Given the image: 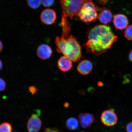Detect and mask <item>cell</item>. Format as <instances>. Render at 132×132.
<instances>
[{
  "instance_id": "cell-20",
  "label": "cell",
  "mask_w": 132,
  "mask_h": 132,
  "mask_svg": "<svg viewBox=\"0 0 132 132\" xmlns=\"http://www.w3.org/2000/svg\"><path fill=\"white\" fill-rule=\"evenodd\" d=\"M29 90L30 92L32 95H34V94L37 93L38 90L37 87L34 86H31L29 87Z\"/></svg>"
},
{
  "instance_id": "cell-18",
  "label": "cell",
  "mask_w": 132,
  "mask_h": 132,
  "mask_svg": "<svg viewBox=\"0 0 132 132\" xmlns=\"http://www.w3.org/2000/svg\"><path fill=\"white\" fill-rule=\"evenodd\" d=\"M43 6L45 7H50L54 4V0H41Z\"/></svg>"
},
{
  "instance_id": "cell-25",
  "label": "cell",
  "mask_w": 132,
  "mask_h": 132,
  "mask_svg": "<svg viewBox=\"0 0 132 132\" xmlns=\"http://www.w3.org/2000/svg\"><path fill=\"white\" fill-rule=\"evenodd\" d=\"M3 49V45L1 41L0 40V53L2 51Z\"/></svg>"
},
{
  "instance_id": "cell-21",
  "label": "cell",
  "mask_w": 132,
  "mask_h": 132,
  "mask_svg": "<svg viewBox=\"0 0 132 132\" xmlns=\"http://www.w3.org/2000/svg\"><path fill=\"white\" fill-rule=\"evenodd\" d=\"M127 132H132V122H130L127 125L126 127Z\"/></svg>"
},
{
  "instance_id": "cell-15",
  "label": "cell",
  "mask_w": 132,
  "mask_h": 132,
  "mask_svg": "<svg viewBox=\"0 0 132 132\" xmlns=\"http://www.w3.org/2000/svg\"><path fill=\"white\" fill-rule=\"evenodd\" d=\"M12 125L7 122H4L0 125V132H12Z\"/></svg>"
},
{
  "instance_id": "cell-17",
  "label": "cell",
  "mask_w": 132,
  "mask_h": 132,
  "mask_svg": "<svg viewBox=\"0 0 132 132\" xmlns=\"http://www.w3.org/2000/svg\"><path fill=\"white\" fill-rule=\"evenodd\" d=\"M125 37L128 40H132V25L128 26L125 29Z\"/></svg>"
},
{
  "instance_id": "cell-9",
  "label": "cell",
  "mask_w": 132,
  "mask_h": 132,
  "mask_svg": "<svg viewBox=\"0 0 132 132\" xmlns=\"http://www.w3.org/2000/svg\"><path fill=\"white\" fill-rule=\"evenodd\" d=\"M52 48L47 44H41L38 48L37 55L41 59L45 60L49 59L52 56Z\"/></svg>"
},
{
  "instance_id": "cell-8",
  "label": "cell",
  "mask_w": 132,
  "mask_h": 132,
  "mask_svg": "<svg viewBox=\"0 0 132 132\" xmlns=\"http://www.w3.org/2000/svg\"><path fill=\"white\" fill-rule=\"evenodd\" d=\"M113 22L115 28L120 30L126 29L128 24L127 18L122 14L115 15L113 17Z\"/></svg>"
},
{
  "instance_id": "cell-10",
  "label": "cell",
  "mask_w": 132,
  "mask_h": 132,
  "mask_svg": "<svg viewBox=\"0 0 132 132\" xmlns=\"http://www.w3.org/2000/svg\"><path fill=\"white\" fill-rule=\"evenodd\" d=\"M79 117L80 124L84 128L90 127L95 120L94 116L88 113H80L79 115Z\"/></svg>"
},
{
  "instance_id": "cell-26",
  "label": "cell",
  "mask_w": 132,
  "mask_h": 132,
  "mask_svg": "<svg viewBox=\"0 0 132 132\" xmlns=\"http://www.w3.org/2000/svg\"><path fill=\"white\" fill-rule=\"evenodd\" d=\"M3 67V63L0 60V71H1Z\"/></svg>"
},
{
  "instance_id": "cell-5",
  "label": "cell",
  "mask_w": 132,
  "mask_h": 132,
  "mask_svg": "<svg viewBox=\"0 0 132 132\" xmlns=\"http://www.w3.org/2000/svg\"><path fill=\"white\" fill-rule=\"evenodd\" d=\"M102 122L107 126L111 127L116 124L118 121L116 114L113 110H108L104 111L101 116Z\"/></svg>"
},
{
  "instance_id": "cell-11",
  "label": "cell",
  "mask_w": 132,
  "mask_h": 132,
  "mask_svg": "<svg viewBox=\"0 0 132 132\" xmlns=\"http://www.w3.org/2000/svg\"><path fill=\"white\" fill-rule=\"evenodd\" d=\"M93 69V65L90 61L84 60L81 61L77 67V70L79 73L85 75L90 73Z\"/></svg>"
},
{
  "instance_id": "cell-3",
  "label": "cell",
  "mask_w": 132,
  "mask_h": 132,
  "mask_svg": "<svg viewBox=\"0 0 132 132\" xmlns=\"http://www.w3.org/2000/svg\"><path fill=\"white\" fill-rule=\"evenodd\" d=\"M90 0H60L62 9V16L73 19L77 16L83 4Z\"/></svg>"
},
{
  "instance_id": "cell-16",
  "label": "cell",
  "mask_w": 132,
  "mask_h": 132,
  "mask_svg": "<svg viewBox=\"0 0 132 132\" xmlns=\"http://www.w3.org/2000/svg\"><path fill=\"white\" fill-rule=\"evenodd\" d=\"M27 4L30 7L37 9L41 5V0H27Z\"/></svg>"
},
{
  "instance_id": "cell-23",
  "label": "cell",
  "mask_w": 132,
  "mask_h": 132,
  "mask_svg": "<svg viewBox=\"0 0 132 132\" xmlns=\"http://www.w3.org/2000/svg\"><path fill=\"white\" fill-rule=\"evenodd\" d=\"M90 1H92V0H90ZM97 1L99 4L104 5L106 4L109 1V0H97Z\"/></svg>"
},
{
  "instance_id": "cell-24",
  "label": "cell",
  "mask_w": 132,
  "mask_h": 132,
  "mask_svg": "<svg viewBox=\"0 0 132 132\" xmlns=\"http://www.w3.org/2000/svg\"><path fill=\"white\" fill-rule=\"evenodd\" d=\"M129 60L132 62V50L130 52L129 55Z\"/></svg>"
},
{
  "instance_id": "cell-2",
  "label": "cell",
  "mask_w": 132,
  "mask_h": 132,
  "mask_svg": "<svg viewBox=\"0 0 132 132\" xmlns=\"http://www.w3.org/2000/svg\"><path fill=\"white\" fill-rule=\"evenodd\" d=\"M61 24L62 28L61 37H56L55 41L57 51L72 61H79L81 57V46L76 38L70 34L71 24L67 20L62 21Z\"/></svg>"
},
{
  "instance_id": "cell-14",
  "label": "cell",
  "mask_w": 132,
  "mask_h": 132,
  "mask_svg": "<svg viewBox=\"0 0 132 132\" xmlns=\"http://www.w3.org/2000/svg\"><path fill=\"white\" fill-rule=\"evenodd\" d=\"M66 125L67 127L69 130H75L78 128L79 122L76 118L71 117L67 120L66 122Z\"/></svg>"
},
{
  "instance_id": "cell-22",
  "label": "cell",
  "mask_w": 132,
  "mask_h": 132,
  "mask_svg": "<svg viewBox=\"0 0 132 132\" xmlns=\"http://www.w3.org/2000/svg\"><path fill=\"white\" fill-rule=\"evenodd\" d=\"M44 132H61L59 130L54 129L46 128Z\"/></svg>"
},
{
  "instance_id": "cell-12",
  "label": "cell",
  "mask_w": 132,
  "mask_h": 132,
  "mask_svg": "<svg viewBox=\"0 0 132 132\" xmlns=\"http://www.w3.org/2000/svg\"><path fill=\"white\" fill-rule=\"evenodd\" d=\"M57 65L59 69L62 71L67 72L72 68V61L65 56H63L58 61Z\"/></svg>"
},
{
  "instance_id": "cell-7",
  "label": "cell",
  "mask_w": 132,
  "mask_h": 132,
  "mask_svg": "<svg viewBox=\"0 0 132 132\" xmlns=\"http://www.w3.org/2000/svg\"><path fill=\"white\" fill-rule=\"evenodd\" d=\"M56 18L55 11L51 9L44 10L41 13L40 15L41 21L46 25H51L54 23Z\"/></svg>"
},
{
  "instance_id": "cell-1",
  "label": "cell",
  "mask_w": 132,
  "mask_h": 132,
  "mask_svg": "<svg viewBox=\"0 0 132 132\" xmlns=\"http://www.w3.org/2000/svg\"><path fill=\"white\" fill-rule=\"evenodd\" d=\"M88 38L85 44L87 52L99 56L109 49L118 37L110 26L100 25L91 29L88 33Z\"/></svg>"
},
{
  "instance_id": "cell-13",
  "label": "cell",
  "mask_w": 132,
  "mask_h": 132,
  "mask_svg": "<svg viewBox=\"0 0 132 132\" xmlns=\"http://www.w3.org/2000/svg\"><path fill=\"white\" fill-rule=\"evenodd\" d=\"M98 18L100 22L106 24L111 22L113 19V14L109 10L104 9L98 14Z\"/></svg>"
},
{
  "instance_id": "cell-19",
  "label": "cell",
  "mask_w": 132,
  "mask_h": 132,
  "mask_svg": "<svg viewBox=\"0 0 132 132\" xmlns=\"http://www.w3.org/2000/svg\"><path fill=\"white\" fill-rule=\"evenodd\" d=\"M6 87V82L2 78H0V92L5 90Z\"/></svg>"
},
{
  "instance_id": "cell-4",
  "label": "cell",
  "mask_w": 132,
  "mask_h": 132,
  "mask_svg": "<svg viewBox=\"0 0 132 132\" xmlns=\"http://www.w3.org/2000/svg\"><path fill=\"white\" fill-rule=\"evenodd\" d=\"M80 20L87 24L95 22L98 18L96 8L91 1L84 4L79 11L78 15Z\"/></svg>"
},
{
  "instance_id": "cell-6",
  "label": "cell",
  "mask_w": 132,
  "mask_h": 132,
  "mask_svg": "<svg viewBox=\"0 0 132 132\" xmlns=\"http://www.w3.org/2000/svg\"><path fill=\"white\" fill-rule=\"evenodd\" d=\"M40 112L33 113L28 121L27 128L29 132H39L41 125L42 121L39 118Z\"/></svg>"
}]
</instances>
